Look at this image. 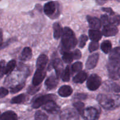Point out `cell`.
<instances>
[{
  "label": "cell",
  "mask_w": 120,
  "mask_h": 120,
  "mask_svg": "<svg viewBox=\"0 0 120 120\" xmlns=\"http://www.w3.org/2000/svg\"><path fill=\"white\" fill-rule=\"evenodd\" d=\"M101 84V79L100 77L96 74L90 76L87 82V87L91 91L97 90Z\"/></svg>",
  "instance_id": "cell-6"
},
{
  "label": "cell",
  "mask_w": 120,
  "mask_h": 120,
  "mask_svg": "<svg viewBox=\"0 0 120 120\" xmlns=\"http://www.w3.org/2000/svg\"><path fill=\"white\" fill-rule=\"evenodd\" d=\"M73 106L75 107V109L77 110L79 112L80 114H82V112H83V110H84V104H83L82 102L78 101L75 103L73 104Z\"/></svg>",
  "instance_id": "cell-30"
},
{
  "label": "cell",
  "mask_w": 120,
  "mask_h": 120,
  "mask_svg": "<svg viewBox=\"0 0 120 120\" xmlns=\"http://www.w3.org/2000/svg\"><path fill=\"white\" fill-rule=\"evenodd\" d=\"M35 120H48V117L44 112L38 111L35 114Z\"/></svg>",
  "instance_id": "cell-28"
},
{
  "label": "cell",
  "mask_w": 120,
  "mask_h": 120,
  "mask_svg": "<svg viewBox=\"0 0 120 120\" xmlns=\"http://www.w3.org/2000/svg\"><path fill=\"white\" fill-rule=\"evenodd\" d=\"M101 50L103 52L105 53H109L110 52H111V48H112V44L110 41H104L101 43Z\"/></svg>",
  "instance_id": "cell-24"
},
{
  "label": "cell",
  "mask_w": 120,
  "mask_h": 120,
  "mask_svg": "<svg viewBox=\"0 0 120 120\" xmlns=\"http://www.w3.org/2000/svg\"><path fill=\"white\" fill-rule=\"evenodd\" d=\"M89 35L90 39L92 41L95 42H98L99 40L101 39L102 36L101 33L98 30H93V29H90L89 31Z\"/></svg>",
  "instance_id": "cell-19"
},
{
  "label": "cell",
  "mask_w": 120,
  "mask_h": 120,
  "mask_svg": "<svg viewBox=\"0 0 120 120\" xmlns=\"http://www.w3.org/2000/svg\"><path fill=\"white\" fill-rule=\"evenodd\" d=\"M60 120H79V116L75 109L66 108L61 111Z\"/></svg>",
  "instance_id": "cell-3"
},
{
  "label": "cell",
  "mask_w": 120,
  "mask_h": 120,
  "mask_svg": "<svg viewBox=\"0 0 120 120\" xmlns=\"http://www.w3.org/2000/svg\"><path fill=\"white\" fill-rule=\"evenodd\" d=\"M43 1H46V0H43Z\"/></svg>",
  "instance_id": "cell-45"
},
{
  "label": "cell",
  "mask_w": 120,
  "mask_h": 120,
  "mask_svg": "<svg viewBox=\"0 0 120 120\" xmlns=\"http://www.w3.org/2000/svg\"><path fill=\"white\" fill-rule=\"evenodd\" d=\"M98 58H99V55L98 53H94L90 55L88 58L86 64V69L88 70L94 69L98 63Z\"/></svg>",
  "instance_id": "cell-11"
},
{
  "label": "cell",
  "mask_w": 120,
  "mask_h": 120,
  "mask_svg": "<svg viewBox=\"0 0 120 120\" xmlns=\"http://www.w3.org/2000/svg\"><path fill=\"white\" fill-rule=\"evenodd\" d=\"M118 32V29L116 26L112 24H109L104 26V28L103 29V35L107 37L117 35Z\"/></svg>",
  "instance_id": "cell-10"
},
{
  "label": "cell",
  "mask_w": 120,
  "mask_h": 120,
  "mask_svg": "<svg viewBox=\"0 0 120 120\" xmlns=\"http://www.w3.org/2000/svg\"><path fill=\"white\" fill-rule=\"evenodd\" d=\"M39 87L35 86L33 85V86L29 87V88L28 89V91L30 94H35V93L37 92V91L39 90Z\"/></svg>",
  "instance_id": "cell-37"
},
{
  "label": "cell",
  "mask_w": 120,
  "mask_h": 120,
  "mask_svg": "<svg viewBox=\"0 0 120 120\" xmlns=\"http://www.w3.org/2000/svg\"><path fill=\"white\" fill-rule=\"evenodd\" d=\"M16 65V62L15 60H11L9 61L6 65L5 75H9L14 70Z\"/></svg>",
  "instance_id": "cell-23"
},
{
  "label": "cell",
  "mask_w": 120,
  "mask_h": 120,
  "mask_svg": "<svg viewBox=\"0 0 120 120\" xmlns=\"http://www.w3.org/2000/svg\"><path fill=\"white\" fill-rule=\"evenodd\" d=\"M110 19V23L113 25H120V15H114Z\"/></svg>",
  "instance_id": "cell-31"
},
{
  "label": "cell",
  "mask_w": 120,
  "mask_h": 120,
  "mask_svg": "<svg viewBox=\"0 0 120 120\" xmlns=\"http://www.w3.org/2000/svg\"><path fill=\"white\" fill-rule=\"evenodd\" d=\"M46 70L42 69H36V72L34 74L32 80V84L35 86H39L43 82L46 76Z\"/></svg>",
  "instance_id": "cell-7"
},
{
  "label": "cell",
  "mask_w": 120,
  "mask_h": 120,
  "mask_svg": "<svg viewBox=\"0 0 120 120\" xmlns=\"http://www.w3.org/2000/svg\"><path fill=\"white\" fill-rule=\"evenodd\" d=\"M8 94V90L4 87H0V98H2Z\"/></svg>",
  "instance_id": "cell-38"
},
{
  "label": "cell",
  "mask_w": 120,
  "mask_h": 120,
  "mask_svg": "<svg viewBox=\"0 0 120 120\" xmlns=\"http://www.w3.org/2000/svg\"><path fill=\"white\" fill-rule=\"evenodd\" d=\"M48 62V57L45 55H41L38 57L36 62V68L37 69L45 70Z\"/></svg>",
  "instance_id": "cell-15"
},
{
  "label": "cell",
  "mask_w": 120,
  "mask_h": 120,
  "mask_svg": "<svg viewBox=\"0 0 120 120\" xmlns=\"http://www.w3.org/2000/svg\"><path fill=\"white\" fill-rule=\"evenodd\" d=\"M102 10H103V11L105 12H107L108 14H109L111 15H114V11H112V9L110 8H103V9H102Z\"/></svg>",
  "instance_id": "cell-41"
},
{
  "label": "cell",
  "mask_w": 120,
  "mask_h": 120,
  "mask_svg": "<svg viewBox=\"0 0 120 120\" xmlns=\"http://www.w3.org/2000/svg\"><path fill=\"white\" fill-rule=\"evenodd\" d=\"M63 60L64 61L65 63H71L74 59L73 55V53H70L69 52H66L63 53Z\"/></svg>",
  "instance_id": "cell-25"
},
{
  "label": "cell",
  "mask_w": 120,
  "mask_h": 120,
  "mask_svg": "<svg viewBox=\"0 0 120 120\" xmlns=\"http://www.w3.org/2000/svg\"><path fill=\"white\" fill-rule=\"evenodd\" d=\"M73 55L74 59L78 60L82 57V53L79 49H76L73 52Z\"/></svg>",
  "instance_id": "cell-39"
},
{
  "label": "cell",
  "mask_w": 120,
  "mask_h": 120,
  "mask_svg": "<svg viewBox=\"0 0 120 120\" xmlns=\"http://www.w3.org/2000/svg\"><path fill=\"white\" fill-rule=\"evenodd\" d=\"M88 40V37L85 35H82L80 38L79 40V46L81 48H83L86 44V42Z\"/></svg>",
  "instance_id": "cell-33"
},
{
  "label": "cell",
  "mask_w": 120,
  "mask_h": 120,
  "mask_svg": "<svg viewBox=\"0 0 120 120\" xmlns=\"http://www.w3.org/2000/svg\"><path fill=\"white\" fill-rule=\"evenodd\" d=\"M13 41V39H11L8 40V41H7L6 42H5V43H3L2 44V45L0 46V49H4V48H5V47H7V46L8 45L10 44Z\"/></svg>",
  "instance_id": "cell-42"
},
{
  "label": "cell",
  "mask_w": 120,
  "mask_h": 120,
  "mask_svg": "<svg viewBox=\"0 0 120 120\" xmlns=\"http://www.w3.org/2000/svg\"><path fill=\"white\" fill-rule=\"evenodd\" d=\"M101 22L104 25V26L111 24L110 23V19L107 15H104L101 17Z\"/></svg>",
  "instance_id": "cell-36"
},
{
  "label": "cell",
  "mask_w": 120,
  "mask_h": 120,
  "mask_svg": "<svg viewBox=\"0 0 120 120\" xmlns=\"http://www.w3.org/2000/svg\"><path fill=\"white\" fill-rule=\"evenodd\" d=\"M32 56V52L31 49L29 47H26L22 50L21 55V60L22 61L29 60Z\"/></svg>",
  "instance_id": "cell-18"
},
{
  "label": "cell",
  "mask_w": 120,
  "mask_h": 120,
  "mask_svg": "<svg viewBox=\"0 0 120 120\" xmlns=\"http://www.w3.org/2000/svg\"></svg>",
  "instance_id": "cell-47"
},
{
  "label": "cell",
  "mask_w": 120,
  "mask_h": 120,
  "mask_svg": "<svg viewBox=\"0 0 120 120\" xmlns=\"http://www.w3.org/2000/svg\"><path fill=\"white\" fill-rule=\"evenodd\" d=\"M52 66L55 69L56 71V75L58 77H62L63 73V65L62 61L59 59H56L53 62Z\"/></svg>",
  "instance_id": "cell-14"
},
{
  "label": "cell",
  "mask_w": 120,
  "mask_h": 120,
  "mask_svg": "<svg viewBox=\"0 0 120 120\" xmlns=\"http://www.w3.org/2000/svg\"><path fill=\"white\" fill-rule=\"evenodd\" d=\"M120 120V119H119V120Z\"/></svg>",
  "instance_id": "cell-46"
},
{
  "label": "cell",
  "mask_w": 120,
  "mask_h": 120,
  "mask_svg": "<svg viewBox=\"0 0 120 120\" xmlns=\"http://www.w3.org/2000/svg\"><path fill=\"white\" fill-rule=\"evenodd\" d=\"M62 36V48L64 53L69 52V50L73 49L76 46L77 39L71 29L68 27L64 28Z\"/></svg>",
  "instance_id": "cell-2"
},
{
  "label": "cell",
  "mask_w": 120,
  "mask_h": 120,
  "mask_svg": "<svg viewBox=\"0 0 120 120\" xmlns=\"http://www.w3.org/2000/svg\"><path fill=\"white\" fill-rule=\"evenodd\" d=\"M87 97V95L83 93H77L75 96V98L77 100H85Z\"/></svg>",
  "instance_id": "cell-40"
},
{
  "label": "cell",
  "mask_w": 120,
  "mask_h": 120,
  "mask_svg": "<svg viewBox=\"0 0 120 120\" xmlns=\"http://www.w3.org/2000/svg\"><path fill=\"white\" fill-rule=\"evenodd\" d=\"M0 1H1V0H0Z\"/></svg>",
  "instance_id": "cell-48"
},
{
  "label": "cell",
  "mask_w": 120,
  "mask_h": 120,
  "mask_svg": "<svg viewBox=\"0 0 120 120\" xmlns=\"http://www.w3.org/2000/svg\"><path fill=\"white\" fill-rule=\"evenodd\" d=\"M5 62L4 60L0 61V78L2 77L4 75H5Z\"/></svg>",
  "instance_id": "cell-32"
},
{
  "label": "cell",
  "mask_w": 120,
  "mask_h": 120,
  "mask_svg": "<svg viewBox=\"0 0 120 120\" xmlns=\"http://www.w3.org/2000/svg\"><path fill=\"white\" fill-rule=\"evenodd\" d=\"M87 20L89 22V27L93 30H98L101 28V22L99 19L91 16H87Z\"/></svg>",
  "instance_id": "cell-12"
},
{
  "label": "cell",
  "mask_w": 120,
  "mask_h": 120,
  "mask_svg": "<svg viewBox=\"0 0 120 120\" xmlns=\"http://www.w3.org/2000/svg\"><path fill=\"white\" fill-rule=\"evenodd\" d=\"M97 101L102 107L107 110H112L120 106V96L118 94H100L97 96Z\"/></svg>",
  "instance_id": "cell-1"
},
{
  "label": "cell",
  "mask_w": 120,
  "mask_h": 120,
  "mask_svg": "<svg viewBox=\"0 0 120 120\" xmlns=\"http://www.w3.org/2000/svg\"><path fill=\"white\" fill-rule=\"evenodd\" d=\"M26 99V96L24 94H21L18 96L14 97L11 100V103L12 104H20L25 102Z\"/></svg>",
  "instance_id": "cell-22"
},
{
  "label": "cell",
  "mask_w": 120,
  "mask_h": 120,
  "mask_svg": "<svg viewBox=\"0 0 120 120\" xmlns=\"http://www.w3.org/2000/svg\"><path fill=\"white\" fill-rule=\"evenodd\" d=\"M53 27L54 38L56 39H58L60 38V36L62 35V34H63V30H62V27L60 25L59 23H57V22L54 23Z\"/></svg>",
  "instance_id": "cell-21"
},
{
  "label": "cell",
  "mask_w": 120,
  "mask_h": 120,
  "mask_svg": "<svg viewBox=\"0 0 120 120\" xmlns=\"http://www.w3.org/2000/svg\"><path fill=\"white\" fill-rule=\"evenodd\" d=\"M81 115L84 120H97L99 118L100 112L96 108L90 107L84 109Z\"/></svg>",
  "instance_id": "cell-4"
},
{
  "label": "cell",
  "mask_w": 120,
  "mask_h": 120,
  "mask_svg": "<svg viewBox=\"0 0 120 120\" xmlns=\"http://www.w3.org/2000/svg\"><path fill=\"white\" fill-rule=\"evenodd\" d=\"M56 98V96L54 94H47L38 97L33 103L32 107L34 109H38L41 106H43L47 103L50 101H54Z\"/></svg>",
  "instance_id": "cell-5"
},
{
  "label": "cell",
  "mask_w": 120,
  "mask_h": 120,
  "mask_svg": "<svg viewBox=\"0 0 120 120\" xmlns=\"http://www.w3.org/2000/svg\"><path fill=\"white\" fill-rule=\"evenodd\" d=\"M87 77V73L84 71H80L73 78V82L76 83H83Z\"/></svg>",
  "instance_id": "cell-20"
},
{
  "label": "cell",
  "mask_w": 120,
  "mask_h": 120,
  "mask_svg": "<svg viewBox=\"0 0 120 120\" xmlns=\"http://www.w3.org/2000/svg\"><path fill=\"white\" fill-rule=\"evenodd\" d=\"M83 68V64L80 62H76L71 66V70L73 73H77L81 71Z\"/></svg>",
  "instance_id": "cell-29"
},
{
  "label": "cell",
  "mask_w": 120,
  "mask_h": 120,
  "mask_svg": "<svg viewBox=\"0 0 120 120\" xmlns=\"http://www.w3.org/2000/svg\"><path fill=\"white\" fill-rule=\"evenodd\" d=\"M98 46H99V45H98V42H95V41H93L90 43V45H89V51L90 52H93L95 51L97 49H98Z\"/></svg>",
  "instance_id": "cell-34"
},
{
  "label": "cell",
  "mask_w": 120,
  "mask_h": 120,
  "mask_svg": "<svg viewBox=\"0 0 120 120\" xmlns=\"http://www.w3.org/2000/svg\"><path fill=\"white\" fill-rule=\"evenodd\" d=\"M43 10H44V12L46 15L51 17L55 14L56 10H57L56 3L53 1H50V2H48L45 5Z\"/></svg>",
  "instance_id": "cell-9"
},
{
  "label": "cell",
  "mask_w": 120,
  "mask_h": 120,
  "mask_svg": "<svg viewBox=\"0 0 120 120\" xmlns=\"http://www.w3.org/2000/svg\"><path fill=\"white\" fill-rule=\"evenodd\" d=\"M62 80H63L64 82H69V80L70 78V68H69V66L66 68V69H64V71H63V75L62 76Z\"/></svg>",
  "instance_id": "cell-27"
},
{
  "label": "cell",
  "mask_w": 120,
  "mask_h": 120,
  "mask_svg": "<svg viewBox=\"0 0 120 120\" xmlns=\"http://www.w3.org/2000/svg\"><path fill=\"white\" fill-rule=\"evenodd\" d=\"M42 109L52 114H56L60 111V107L54 101H50L47 103L42 106Z\"/></svg>",
  "instance_id": "cell-8"
},
{
  "label": "cell",
  "mask_w": 120,
  "mask_h": 120,
  "mask_svg": "<svg viewBox=\"0 0 120 120\" xmlns=\"http://www.w3.org/2000/svg\"><path fill=\"white\" fill-rule=\"evenodd\" d=\"M25 86V83L24 82H22V83H19V84H17V85L15 86L12 87H11L10 89L11 93L12 94L16 93L21 91L24 87Z\"/></svg>",
  "instance_id": "cell-26"
},
{
  "label": "cell",
  "mask_w": 120,
  "mask_h": 120,
  "mask_svg": "<svg viewBox=\"0 0 120 120\" xmlns=\"http://www.w3.org/2000/svg\"><path fill=\"white\" fill-rule=\"evenodd\" d=\"M110 89L111 91L116 93L120 92V85L115 83H110Z\"/></svg>",
  "instance_id": "cell-35"
},
{
  "label": "cell",
  "mask_w": 120,
  "mask_h": 120,
  "mask_svg": "<svg viewBox=\"0 0 120 120\" xmlns=\"http://www.w3.org/2000/svg\"><path fill=\"white\" fill-rule=\"evenodd\" d=\"M73 92L71 87L69 86H63L58 90V93L59 96L63 97H67L70 96Z\"/></svg>",
  "instance_id": "cell-16"
},
{
  "label": "cell",
  "mask_w": 120,
  "mask_h": 120,
  "mask_svg": "<svg viewBox=\"0 0 120 120\" xmlns=\"http://www.w3.org/2000/svg\"><path fill=\"white\" fill-rule=\"evenodd\" d=\"M2 30L0 29V46L2 45Z\"/></svg>",
  "instance_id": "cell-43"
},
{
  "label": "cell",
  "mask_w": 120,
  "mask_h": 120,
  "mask_svg": "<svg viewBox=\"0 0 120 120\" xmlns=\"http://www.w3.org/2000/svg\"><path fill=\"white\" fill-rule=\"evenodd\" d=\"M118 76H119V77H120V66L118 70Z\"/></svg>",
  "instance_id": "cell-44"
},
{
  "label": "cell",
  "mask_w": 120,
  "mask_h": 120,
  "mask_svg": "<svg viewBox=\"0 0 120 120\" xmlns=\"http://www.w3.org/2000/svg\"><path fill=\"white\" fill-rule=\"evenodd\" d=\"M18 116L13 111H7L0 116V120H17Z\"/></svg>",
  "instance_id": "cell-17"
},
{
  "label": "cell",
  "mask_w": 120,
  "mask_h": 120,
  "mask_svg": "<svg viewBox=\"0 0 120 120\" xmlns=\"http://www.w3.org/2000/svg\"><path fill=\"white\" fill-rule=\"evenodd\" d=\"M59 82V77L57 75H52L49 76L45 82V86L48 90H52L57 86Z\"/></svg>",
  "instance_id": "cell-13"
}]
</instances>
